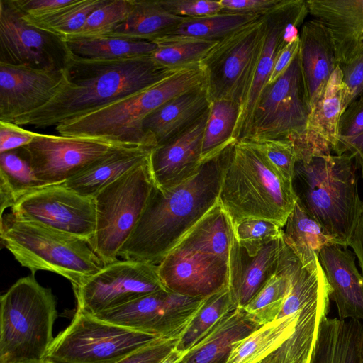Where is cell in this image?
I'll use <instances>...</instances> for the list:
<instances>
[{
    "mask_svg": "<svg viewBox=\"0 0 363 363\" xmlns=\"http://www.w3.org/2000/svg\"><path fill=\"white\" fill-rule=\"evenodd\" d=\"M72 55L85 60H111L150 56L157 48L152 41L110 35L65 38Z\"/></svg>",
    "mask_w": 363,
    "mask_h": 363,
    "instance_id": "cell-35",
    "label": "cell"
},
{
    "mask_svg": "<svg viewBox=\"0 0 363 363\" xmlns=\"http://www.w3.org/2000/svg\"><path fill=\"white\" fill-rule=\"evenodd\" d=\"M36 134L13 123L0 121V153L18 150L28 145Z\"/></svg>",
    "mask_w": 363,
    "mask_h": 363,
    "instance_id": "cell-50",
    "label": "cell"
},
{
    "mask_svg": "<svg viewBox=\"0 0 363 363\" xmlns=\"http://www.w3.org/2000/svg\"><path fill=\"white\" fill-rule=\"evenodd\" d=\"M262 16L218 13L194 18H186L166 35L153 42L182 40L219 41Z\"/></svg>",
    "mask_w": 363,
    "mask_h": 363,
    "instance_id": "cell-36",
    "label": "cell"
},
{
    "mask_svg": "<svg viewBox=\"0 0 363 363\" xmlns=\"http://www.w3.org/2000/svg\"><path fill=\"white\" fill-rule=\"evenodd\" d=\"M355 259L348 247L338 245L327 246L319 253L339 318L363 323V277Z\"/></svg>",
    "mask_w": 363,
    "mask_h": 363,
    "instance_id": "cell-23",
    "label": "cell"
},
{
    "mask_svg": "<svg viewBox=\"0 0 363 363\" xmlns=\"http://www.w3.org/2000/svg\"><path fill=\"white\" fill-rule=\"evenodd\" d=\"M310 113L298 52L284 72L262 89L242 140L293 142L304 132Z\"/></svg>",
    "mask_w": 363,
    "mask_h": 363,
    "instance_id": "cell-11",
    "label": "cell"
},
{
    "mask_svg": "<svg viewBox=\"0 0 363 363\" xmlns=\"http://www.w3.org/2000/svg\"><path fill=\"white\" fill-rule=\"evenodd\" d=\"M300 312L277 318L235 342L226 363H259L293 333Z\"/></svg>",
    "mask_w": 363,
    "mask_h": 363,
    "instance_id": "cell-34",
    "label": "cell"
},
{
    "mask_svg": "<svg viewBox=\"0 0 363 363\" xmlns=\"http://www.w3.org/2000/svg\"><path fill=\"white\" fill-rule=\"evenodd\" d=\"M340 144L342 152L349 153L354 159L363 179V132L352 138L341 139Z\"/></svg>",
    "mask_w": 363,
    "mask_h": 363,
    "instance_id": "cell-54",
    "label": "cell"
},
{
    "mask_svg": "<svg viewBox=\"0 0 363 363\" xmlns=\"http://www.w3.org/2000/svg\"><path fill=\"white\" fill-rule=\"evenodd\" d=\"M235 308L228 286L206 297L179 339L176 349L181 352L189 350L223 317Z\"/></svg>",
    "mask_w": 363,
    "mask_h": 363,
    "instance_id": "cell-40",
    "label": "cell"
},
{
    "mask_svg": "<svg viewBox=\"0 0 363 363\" xmlns=\"http://www.w3.org/2000/svg\"><path fill=\"white\" fill-rule=\"evenodd\" d=\"M154 186L149 157L94 196L96 228L89 245L104 264L118 259V252L136 228Z\"/></svg>",
    "mask_w": 363,
    "mask_h": 363,
    "instance_id": "cell-8",
    "label": "cell"
},
{
    "mask_svg": "<svg viewBox=\"0 0 363 363\" xmlns=\"http://www.w3.org/2000/svg\"><path fill=\"white\" fill-rule=\"evenodd\" d=\"M232 224L237 242L250 256L256 255L264 245L283 236L282 228L267 219L246 218Z\"/></svg>",
    "mask_w": 363,
    "mask_h": 363,
    "instance_id": "cell-44",
    "label": "cell"
},
{
    "mask_svg": "<svg viewBox=\"0 0 363 363\" xmlns=\"http://www.w3.org/2000/svg\"><path fill=\"white\" fill-rule=\"evenodd\" d=\"M342 75L344 110L363 94V54L352 61L338 65Z\"/></svg>",
    "mask_w": 363,
    "mask_h": 363,
    "instance_id": "cell-47",
    "label": "cell"
},
{
    "mask_svg": "<svg viewBox=\"0 0 363 363\" xmlns=\"http://www.w3.org/2000/svg\"><path fill=\"white\" fill-rule=\"evenodd\" d=\"M299 50V38L287 44L279 52L267 84L274 82L289 66Z\"/></svg>",
    "mask_w": 363,
    "mask_h": 363,
    "instance_id": "cell-53",
    "label": "cell"
},
{
    "mask_svg": "<svg viewBox=\"0 0 363 363\" xmlns=\"http://www.w3.org/2000/svg\"><path fill=\"white\" fill-rule=\"evenodd\" d=\"M185 19L170 13L159 0H135L127 18L108 35L153 42Z\"/></svg>",
    "mask_w": 363,
    "mask_h": 363,
    "instance_id": "cell-33",
    "label": "cell"
},
{
    "mask_svg": "<svg viewBox=\"0 0 363 363\" xmlns=\"http://www.w3.org/2000/svg\"><path fill=\"white\" fill-rule=\"evenodd\" d=\"M363 132V94L343 111L340 122V139L352 138Z\"/></svg>",
    "mask_w": 363,
    "mask_h": 363,
    "instance_id": "cell-51",
    "label": "cell"
},
{
    "mask_svg": "<svg viewBox=\"0 0 363 363\" xmlns=\"http://www.w3.org/2000/svg\"><path fill=\"white\" fill-rule=\"evenodd\" d=\"M259 327L242 308H235L186 351L179 363H226L233 344Z\"/></svg>",
    "mask_w": 363,
    "mask_h": 363,
    "instance_id": "cell-28",
    "label": "cell"
},
{
    "mask_svg": "<svg viewBox=\"0 0 363 363\" xmlns=\"http://www.w3.org/2000/svg\"><path fill=\"white\" fill-rule=\"evenodd\" d=\"M106 1L72 0L69 4L52 16L38 20L27 19L24 16L23 18L29 23L38 28L67 38L78 32L89 15Z\"/></svg>",
    "mask_w": 363,
    "mask_h": 363,
    "instance_id": "cell-42",
    "label": "cell"
},
{
    "mask_svg": "<svg viewBox=\"0 0 363 363\" xmlns=\"http://www.w3.org/2000/svg\"><path fill=\"white\" fill-rule=\"evenodd\" d=\"M157 339L160 338L102 320L77 308L70 324L54 338L45 360L117 363Z\"/></svg>",
    "mask_w": 363,
    "mask_h": 363,
    "instance_id": "cell-9",
    "label": "cell"
},
{
    "mask_svg": "<svg viewBox=\"0 0 363 363\" xmlns=\"http://www.w3.org/2000/svg\"><path fill=\"white\" fill-rule=\"evenodd\" d=\"M206 85L186 91L147 116L143 131L152 148L165 144L191 128L209 110Z\"/></svg>",
    "mask_w": 363,
    "mask_h": 363,
    "instance_id": "cell-24",
    "label": "cell"
},
{
    "mask_svg": "<svg viewBox=\"0 0 363 363\" xmlns=\"http://www.w3.org/2000/svg\"><path fill=\"white\" fill-rule=\"evenodd\" d=\"M170 13L186 18L214 15L221 11L220 1L213 0H159Z\"/></svg>",
    "mask_w": 363,
    "mask_h": 363,
    "instance_id": "cell-46",
    "label": "cell"
},
{
    "mask_svg": "<svg viewBox=\"0 0 363 363\" xmlns=\"http://www.w3.org/2000/svg\"><path fill=\"white\" fill-rule=\"evenodd\" d=\"M308 14L306 1L281 0L263 15L265 23L263 47L251 89L236 126L235 138L237 141L245 138L259 96L269 81L279 52L287 45L284 38L286 27L292 23L303 24Z\"/></svg>",
    "mask_w": 363,
    "mask_h": 363,
    "instance_id": "cell-19",
    "label": "cell"
},
{
    "mask_svg": "<svg viewBox=\"0 0 363 363\" xmlns=\"http://www.w3.org/2000/svg\"><path fill=\"white\" fill-rule=\"evenodd\" d=\"M350 247L357 258L359 266L363 277V211L354 232Z\"/></svg>",
    "mask_w": 363,
    "mask_h": 363,
    "instance_id": "cell-55",
    "label": "cell"
},
{
    "mask_svg": "<svg viewBox=\"0 0 363 363\" xmlns=\"http://www.w3.org/2000/svg\"><path fill=\"white\" fill-rule=\"evenodd\" d=\"M308 13L328 31L338 65L363 54V0H307Z\"/></svg>",
    "mask_w": 363,
    "mask_h": 363,
    "instance_id": "cell-22",
    "label": "cell"
},
{
    "mask_svg": "<svg viewBox=\"0 0 363 363\" xmlns=\"http://www.w3.org/2000/svg\"><path fill=\"white\" fill-rule=\"evenodd\" d=\"M342 72L339 65L330 76L324 93L311 111L306 128L294 145L297 161L330 154H343L339 128L342 105Z\"/></svg>",
    "mask_w": 363,
    "mask_h": 363,
    "instance_id": "cell-20",
    "label": "cell"
},
{
    "mask_svg": "<svg viewBox=\"0 0 363 363\" xmlns=\"http://www.w3.org/2000/svg\"><path fill=\"white\" fill-rule=\"evenodd\" d=\"M264 35L262 16L218 41L208 52L200 64L211 101L229 99L242 109L252 86Z\"/></svg>",
    "mask_w": 363,
    "mask_h": 363,
    "instance_id": "cell-10",
    "label": "cell"
},
{
    "mask_svg": "<svg viewBox=\"0 0 363 363\" xmlns=\"http://www.w3.org/2000/svg\"><path fill=\"white\" fill-rule=\"evenodd\" d=\"M11 213L73 235L89 243L96 228L94 198L82 196L63 183L45 185L22 196Z\"/></svg>",
    "mask_w": 363,
    "mask_h": 363,
    "instance_id": "cell-15",
    "label": "cell"
},
{
    "mask_svg": "<svg viewBox=\"0 0 363 363\" xmlns=\"http://www.w3.org/2000/svg\"><path fill=\"white\" fill-rule=\"evenodd\" d=\"M134 4L135 0H107L96 9L82 28L70 37L91 38L109 35L127 18Z\"/></svg>",
    "mask_w": 363,
    "mask_h": 363,
    "instance_id": "cell-43",
    "label": "cell"
},
{
    "mask_svg": "<svg viewBox=\"0 0 363 363\" xmlns=\"http://www.w3.org/2000/svg\"><path fill=\"white\" fill-rule=\"evenodd\" d=\"M233 237L232 221L218 201L174 249L216 255L228 261Z\"/></svg>",
    "mask_w": 363,
    "mask_h": 363,
    "instance_id": "cell-31",
    "label": "cell"
},
{
    "mask_svg": "<svg viewBox=\"0 0 363 363\" xmlns=\"http://www.w3.org/2000/svg\"><path fill=\"white\" fill-rule=\"evenodd\" d=\"M240 111V105L232 100L211 101L203 138L202 162L237 141L235 132Z\"/></svg>",
    "mask_w": 363,
    "mask_h": 363,
    "instance_id": "cell-38",
    "label": "cell"
},
{
    "mask_svg": "<svg viewBox=\"0 0 363 363\" xmlns=\"http://www.w3.org/2000/svg\"><path fill=\"white\" fill-rule=\"evenodd\" d=\"M152 149L120 145L63 184L90 198L121 176L147 161Z\"/></svg>",
    "mask_w": 363,
    "mask_h": 363,
    "instance_id": "cell-27",
    "label": "cell"
},
{
    "mask_svg": "<svg viewBox=\"0 0 363 363\" xmlns=\"http://www.w3.org/2000/svg\"><path fill=\"white\" fill-rule=\"evenodd\" d=\"M118 146L91 137L37 133L20 150L36 178L50 185L65 182Z\"/></svg>",
    "mask_w": 363,
    "mask_h": 363,
    "instance_id": "cell-16",
    "label": "cell"
},
{
    "mask_svg": "<svg viewBox=\"0 0 363 363\" xmlns=\"http://www.w3.org/2000/svg\"><path fill=\"white\" fill-rule=\"evenodd\" d=\"M1 243L32 274L48 271L82 283L105 264L86 240L11 213L0 218Z\"/></svg>",
    "mask_w": 363,
    "mask_h": 363,
    "instance_id": "cell-6",
    "label": "cell"
},
{
    "mask_svg": "<svg viewBox=\"0 0 363 363\" xmlns=\"http://www.w3.org/2000/svg\"><path fill=\"white\" fill-rule=\"evenodd\" d=\"M284 245L282 236L250 256L233 237L228 257V288L236 308H243L275 271Z\"/></svg>",
    "mask_w": 363,
    "mask_h": 363,
    "instance_id": "cell-25",
    "label": "cell"
},
{
    "mask_svg": "<svg viewBox=\"0 0 363 363\" xmlns=\"http://www.w3.org/2000/svg\"><path fill=\"white\" fill-rule=\"evenodd\" d=\"M205 84L201 64L182 68L163 81L109 106L55 127L60 135L85 136L153 149L143 131L145 118L170 99Z\"/></svg>",
    "mask_w": 363,
    "mask_h": 363,
    "instance_id": "cell-5",
    "label": "cell"
},
{
    "mask_svg": "<svg viewBox=\"0 0 363 363\" xmlns=\"http://www.w3.org/2000/svg\"><path fill=\"white\" fill-rule=\"evenodd\" d=\"M167 291L206 298L228 286V261L216 255L173 249L157 264Z\"/></svg>",
    "mask_w": 363,
    "mask_h": 363,
    "instance_id": "cell-17",
    "label": "cell"
},
{
    "mask_svg": "<svg viewBox=\"0 0 363 363\" xmlns=\"http://www.w3.org/2000/svg\"><path fill=\"white\" fill-rule=\"evenodd\" d=\"M65 82L64 71L0 63V121L11 122L48 104Z\"/></svg>",
    "mask_w": 363,
    "mask_h": 363,
    "instance_id": "cell-18",
    "label": "cell"
},
{
    "mask_svg": "<svg viewBox=\"0 0 363 363\" xmlns=\"http://www.w3.org/2000/svg\"><path fill=\"white\" fill-rule=\"evenodd\" d=\"M30 363H52V362H50L47 360H43V361H40V362H30Z\"/></svg>",
    "mask_w": 363,
    "mask_h": 363,
    "instance_id": "cell-57",
    "label": "cell"
},
{
    "mask_svg": "<svg viewBox=\"0 0 363 363\" xmlns=\"http://www.w3.org/2000/svg\"><path fill=\"white\" fill-rule=\"evenodd\" d=\"M290 285L289 277L279 256L275 271L242 308L247 316L260 326L277 319L289 294Z\"/></svg>",
    "mask_w": 363,
    "mask_h": 363,
    "instance_id": "cell-39",
    "label": "cell"
},
{
    "mask_svg": "<svg viewBox=\"0 0 363 363\" xmlns=\"http://www.w3.org/2000/svg\"><path fill=\"white\" fill-rule=\"evenodd\" d=\"M34 174L20 149L0 153V208H13L24 195L45 186Z\"/></svg>",
    "mask_w": 363,
    "mask_h": 363,
    "instance_id": "cell-37",
    "label": "cell"
},
{
    "mask_svg": "<svg viewBox=\"0 0 363 363\" xmlns=\"http://www.w3.org/2000/svg\"><path fill=\"white\" fill-rule=\"evenodd\" d=\"M282 229L286 244L303 267L315 263L324 247L338 245L308 213L298 199Z\"/></svg>",
    "mask_w": 363,
    "mask_h": 363,
    "instance_id": "cell-32",
    "label": "cell"
},
{
    "mask_svg": "<svg viewBox=\"0 0 363 363\" xmlns=\"http://www.w3.org/2000/svg\"><path fill=\"white\" fill-rule=\"evenodd\" d=\"M72 0H11L13 4L30 20L41 19L53 15Z\"/></svg>",
    "mask_w": 363,
    "mask_h": 363,
    "instance_id": "cell-49",
    "label": "cell"
},
{
    "mask_svg": "<svg viewBox=\"0 0 363 363\" xmlns=\"http://www.w3.org/2000/svg\"><path fill=\"white\" fill-rule=\"evenodd\" d=\"M254 142L257 143L272 167L283 178L292 182L297 157L291 141L264 140Z\"/></svg>",
    "mask_w": 363,
    "mask_h": 363,
    "instance_id": "cell-45",
    "label": "cell"
},
{
    "mask_svg": "<svg viewBox=\"0 0 363 363\" xmlns=\"http://www.w3.org/2000/svg\"><path fill=\"white\" fill-rule=\"evenodd\" d=\"M361 363H363V343H362V347Z\"/></svg>",
    "mask_w": 363,
    "mask_h": 363,
    "instance_id": "cell-58",
    "label": "cell"
},
{
    "mask_svg": "<svg viewBox=\"0 0 363 363\" xmlns=\"http://www.w3.org/2000/svg\"><path fill=\"white\" fill-rule=\"evenodd\" d=\"M208 112L185 133L152 150L150 165L157 187H173L198 171L203 162V138Z\"/></svg>",
    "mask_w": 363,
    "mask_h": 363,
    "instance_id": "cell-21",
    "label": "cell"
},
{
    "mask_svg": "<svg viewBox=\"0 0 363 363\" xmlns=\"http://www.w3.org/2000/svg\"><path fill=\"white\" fill-rule=\"evenodd\" d=\"M179 339H157L117 363H159L175 348Z\"/></svg>",
    "mask_w": 363,
    "mask_h": 363,
    "instance_id": "cell-48",
    "label": "cell"
},
{
    "mask_svg": "<svg viewBox=\"0 0 363 363\" xmlns=\"http://www.w3.org/2000/svg\"><path fill=\"white\" fill-rule=\"evenodd\" d=\"M73 289L77 308L90 315L167 290L160 278L157 265L129 259L105 264Z\"/></svg>",
    "mask_w": 363,
    "mask_h": 363,
    "instance_id": "cell-12",
    "label": "cell"
},
{
    "mask_svg": "<svg viewBox=\"0 0 363 363\" xmlns=\"http://www.w3.org/2000/svg\"><path fill=\"white\" fill-rule=\"evenodd\" d=\"M357 165L347 152L297 161L292 180L303 208L337 244L348 247L363 211Z\"/></svg>",
    "mask_w": 363,
    "mask_h": 363,
    "instance_id": "cell-3",
    "label": "cell"
},
{
    "mask_svg": "<svg viewBox=\"0 0 363 363\" xmlns=\"http://www.w3.org/2000/svg\"><path fill=\"white\" fill-rule=\"evenodd\" d=\"M204 298L162 290L93 315L158 338L179 339Z\"/></svg>",
    "mask_w": 363,
    "mask_h": 363,
    "instance_id": "cell-14",
    "label": "cell"
},
{
    "mask_svg": "<svg viewBox=\"0 0 363 363\" xmlns=\"http://www.w3.org/2000/svg\"><path fill=\"white\" fill-rule=\"evenodd\" d=\"M330 289L303 308L293 333L259 363H310L320 324L328 316Z\"/></svg>",
    "mask_w": 363,
    "mask_h": 363,
    "instance_id": "cell-30",
    "label": "cell"
},
{
    "mask_svg": "<svg viewBox=\"0 0 363 363\" xmlns=\"http://www.w3.org/2000/svg\"><path fill=\"white\" fill-rule=\"evenodd\" d=\"M186 352H181L176 348L159 363H179Z\"/></svg>",
    "mask_w": 363,
    "mask_h": 363,
    "instance_id": "cell-56",
    "label": "cell"
},
{
    "mask_svg": "<svg viewBox=\"0 0 363 363\" xmlns=\"http://www.w3.org/2000/svg\"><path fill=\"white\" fill-rule=\"evenodd\" d=\"M296 200L292 182L272 167L255 142L241 140L229 145L219 202L232 223L257 218L283 228Z\"/></svg>",
    "mask_w": 363,
    "mask_h": 363,
    "instance_id": "cell-4",
    "label": "cell"
},
{
    "mask_svg": "<svg viewBox=\"0 0 363 363\" xmlns=\"http://www.w3.org/2000/svg\"><path fill=\"white\" fill-rule=\"evenodd\" d=\"M363 323L325 317L310 363H361Z\"/></svg>",
    "mask_w": 363,
    "mask_h": 363,
    "instance_id": "cell-29",
    "label": "cell"
},
{
    "mask_svg": "<svg viewBox=\"0 0 363 363\" xmlns=\"http://www.w3.org/2000/svg\"><path fill=\"white\" fill-rule=\"evenodd\" d=\"M281 0H220L221 13L263 16L274 8Z\"/></svg>",
    "mask_w": 363,
    "mask_h": 363,
    "instance_id": "cell-52",
    "label": "cell"
},
{
    "mask_svg": "<svg viewBox=\"0 0 363 363\" xmlns=\"http://www.w3.org/2000/svg\"><path fill=\"white\" fill-rule=\"evenodd\" d=\"M218 41L182 40L155 42L157 48L150 57L158 65L179 69L200 64Z\"/></svg>",
    "mask_w": 363,
    "mask_h": 363,
    "instance_id": "cell-41",
    "label": "cell"
},
{
    "mask_svg": "<svg viewBox=\"0 0 363 363\" xmlns=\"http://www.w3.org/2000/svg\"><path fill=\"white\" fill-rule=\"evenodd\" d=\"M71 53L65 38L29 23L11 0H0V63L65 70Z\"/></svg>",
    "mask_w": 363,
    "mask_h": 363,
    "instance_id": "cell-13",
    "label": "cell"
},
{
    "mask_svg": "<svg viewBox=\"0 0 363 363\" xmlns=\"http://www.w3.org/2000/svg\"><path fill=\"white\" fill-rule=\"evenodd\" d=\"M229 145L203 160L198 171L184 182L169 189L154 186L143 215L118 257L157 265L175 247L219 201Z\"/></svg>",
    "mask_w": 363,
    "mask_h": 363,
    "instance_id": "cell-2",
    "label": "cell"
},
{
    "mask_svg": "<svg viewBox=\"0 0 363 363\" xmlns=\"http://www.w3.org/2000/svg\"><path fill=\"white\" fill-rule=\"evenodd\" d=\"M179 69L161 66L150 56L94 60L71 55L64 70L65 82L55 96L12 123L38 128L56 127L145 90Z\"/></svg>",
    "mask_w": 363,
    "mask_h": 363,
    "instance_id": "cell-1",
    "label": "cell"
},
{
    "mask_svg": "<svg viewBox=\"0 0 363 363\" xmlns=\"http://www.w3.org/2000/svg\"><path fill=\"white\" fill-rule=\"evenodd\" d=\"M57 316L52 290L34 274L17 280L0 298V363L45 360Z\"/></svg>",
    "mask_w": 363,
    "mask_h": 363,
    "instance_id": "cell-7",
    "label": "cell"
},
{
    "mask_svg": "<svg viewBox=\"0 0 363 363\" xmlns=\"http://www.w3.org/2000/svg\"><path fill=\"white\" fill-rule=\"evenodd\" d=\"M298 53L311 111L338 66L331 37L318 21L313 18L302 25Z\"/></svg>",
    "mask_w": 363,
    "mask_h": 363,
    "instance_id": "cell-26",
    "label": "cell"
}]
</instances>
